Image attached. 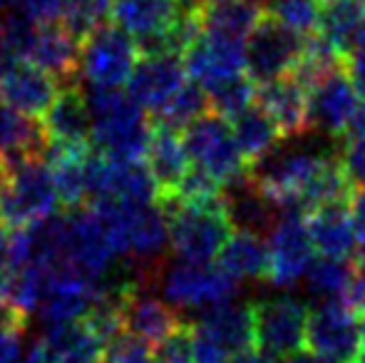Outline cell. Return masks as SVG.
<instances>
[{
	"label": "cell",
	"mask_w": 365,
	"mask_h": 363,
	"mask_svg": "<svg viewBox=\"0 0 365 363\" xmlns=\"http://www.w3.org/2000/svg\"><path fill=\"white\" fill-rule=\"evenodd\" d=\"M92 117L90 142L97 155L117 162H142L152 140L149 112L122 90H87Z\"/></svg>",
	"instance_id": "6da1fadb"
},
{
	"label": "cell",
	"mask_w": 365,
	"mask_h": 363,
	"mask_svg": "<svg viewBox=\"0 0 365 363\" xmlns=\"http://www.w3.org/2000/svg\"><path fill=\"white\" fill-rule=\"evenodd\" d=\"M3 157L8 165V182L0 192V219L5 227L13 232L55 217L60 197L48 162L33 155Z\"/></svg>",
	"instance_id": "7a4b0ae2"
},
{
	"label": "cell",
	"mask_w": 365,
	"mask_h": 363,
	"mask_svg": "<svg viewBox=\"0 0 365 363\" xmlns=\"http://www.w3.org/2000/svg\"><path fill=\"white\" fill-rule=\"evenodd\" d=\"M157 289L179 311H204L229 304L239 294V281H234L219 264L187 262L177 259L159 269Z\"/></svg>",
	"instance_id": "3957f363"
},
{
	"label": "cell",
	"mask_w": 365,
	"mask_h": 363,
	"mask_svg": "<svg viewBox=\"0 0 365 363\" xmlns=\"http://www.w3.org/2000/svg\"><path fill=\"white\" fill-rule=\"evenodd\" d=\"M169 217V244L177 259L187 262H214L229 237L234 234L224 204L214 207H187L172 197L159 199Z\"/></svg>",
	"instance_id": "277c9868"
},
{
	"label": "cell",
	"mask_w": 365,
	"mask_h": 363,
	"mask_svg": "<svg viewBox=\"0 0 365 363\" xmlns=\"http://www.w3.org/2000/svg\"><path fill=\"white\" fill-rule=\"evenodd\" d=\"M137 40L120 25H102L80 43L77 78L90 90H120L140 63Z\"/></svg>",
	"instance_id": "5b68a950"
},
{
	"label": "cell",
	"mask_w": 365,
	"mask_h": 363,
	"mask_svg": "<svg viewBox=\"0 0 365 363\" xmlns=\"http://www.w3.org/2000/svg\"><path fill=\"white\" fill-rule=\"evenodd\" d=\"M192 167L207 172L219 184H229L246 175V160L236 145L231 122L217 112H207L182 132Z\"/></svg>",
	"instance_id": "8992f818"
},
{
	"label": "cell",
	"mask_w": 365,
	"mask_h": 363,
	"mask_svg": "<svg viewBox=\"0 0 365 363\" xmlns=\"http://www.w3.org/2000/svg\"><path fill=\"white\" fill-rule=\"evenodd\" d=\"M256 351L269 359H291L306 349L308 306L296 296H271L254 304Z\"/></svg>",
	"instance_id": "52a82bcc"
},
{
	"label": "cell",
	"mask_w": 365,
	"mask_h": 363,
	"mask_svg": "<svg viewBox=\"0 0 365 363\" xmlns=\"http://www.w3.org/2000/svg\"><path fill=\"white\" fill-rule=\"evenodd\" d=\"M306 38L293 33L291 28L281 25L264 10V18L259 20L244 45L246 75L256 85L271 83V80L286 78L293 73L298 58L303 53Z\"/></svg>",
	"instance_id": "ba28073f"
},
{
	"label": "cell",
	"mask_w": 365,
	"mask_h": 363,
	"mask_svg": "<svg viewBox=\"0 0 365 363\" xmlns=\"http://www.w3.org/2000/svg\"><path fill=\"white\" fill-rule=\"evenodd\" d=\"M87 189H90V204H152L162 197L147 162H117L97 152L87 155Z\"/></svg>",
	"instance_id": "9c48e42d"
},
{
	"label": "cell",
	"mask_w": 365,
	"mask_h": 363,
	"mask_svg": "<svg viewBox=\"0 0 365 363\" xmlns=\"http://www.w3.org/2000/svg\"><path fill=\"white\" fill-rule=\"evenodd\" d=\"M306 349L326 363L361 359V324L346 301H326L308 314Z\"/></svg>",
	"instance_id": "30bf717a"
},
{
	"label": "cell",
	"mask_w": 365,
	"mask_h": 363,
	"mask_svg": "<svg viewBox=\"0 0 365 363\" xmlns=\"http://www.w3.org/2000/svg\"><path fill=\"white\" fill-rule=\"evenodd\" d=\"M313 242L301 214H281L269 234V284L279 289H293L306 279L313 264Z\"/></svg>",
	"instance_id": "8fae6325"
},
{
	"label": "cell",
	"mask_w": 365,
	"mask_h": 363,
	"mask_svg": "<svg viewBox=\"0 0 365 363\" xmlns=\"http://www.w3.org/2000/svg\"><path fill=\"white\" fill-rule=\"evenodd\" d=\"M105 294V279H92L73 269H55L38 306V316L48 326L85 321Z\"/></svg>",
	"instance_id": "7c38bea8"
},
{
	"label": "cell",
	"mask_w": 365,
	"mask_h": 363,
	"mask_svg": "<svg viewBox=\"0 0 365 363\" xmlns=\"http://www.w3.org/2000/svg\"><path fill=\"white\" fill-rule=\"evenodd\" d=\"M187 83L189 75L179 55H145L127 83V95L157 117Z\"/></svg>",
	"instance_id": "4fadbf2b"
},
{
	"label": "cell",
	"mask_w": 365,
	"mask_h": 363,
	"mask_svg": "<svg viewBox=\"0 0 365 363\" xmlns=\"http://www.w3.org/2000/svg\"><path fill=\"white\" fill-rule=\"evenodd\" d=\"M58 92V80L28 60H10L0 73V102L30 120L43 117Z\"/></svg>",
	"instance_id": "5bb4252c"
},
{
	"label": "cell",
	"mask_w": 365,
	"mask_h": 363,
	"mask_svg": "<svg viewBox=\"0 0 365 363\" xmlns=\"http://www.w3.org/2000/svg\"><path fill=\"white\" fill-rule=\"evenodd\" d=\"M184 68L192 83L202 85L204 90H212L231 78H239L246 73L244 63V43L226 40L212 33H202L187 53L182 55Z\"/></svg>",
	"instance_id": "9a60e30c"
},
{
	"label": "cell",
	"mask_w": 365,
	"mask_h": 363,
	"mask_svg": "<svg viewBox=\"0 0 365 363\" xmlns=\"http://www.w3.org/2000/svg\"><path fill=\"white\" fill-rule=\"evenodd\" d=\"M358 110V95L348 80L346 70L328 75L326 80L308 90V120L311 132L326 137H346L348 125Z\"/></svg>",
	"instance_id": "2e32d148"
},
{
	"label": "cell",
	"mask_w": 365,
	"mask_h": 363,
	"mask_svg": "<svg viewBox=\"0 0 365 363\" xmlns=\"http://www.w3.org/2000/svg\"><path fill=\"white\" fill-rule=\"evenodd\" d=\"M197 334L209 339L229 359L241 356L246 351H256V321L254 304L229 301L199 314V321L192 326Z\"/></svg>",
	"instance_id": "e0dca14e"
},
{
	"label": "cell",
	"mask_w": 365,
	"mask_h": 363,
	"mask_svg": "<svg viewBox=\"0 0 365 363\" xmlns=\"http://www.w3.org/2000/svg\"><path fill=\"white\" fill-rule=\"evenodd\" d=\"M125 331L137 339L147 341V344H164L169 336L184 329L179 309H174L164 296H157V291L147 289V286H137L125 301Z\"/></svg>",
	"instance_id": "ac0fdd59"
},
{
	"label": "cell",
	"mask_w": 365,
	"mask_h": 363,
	"mask_svg": "<svg viewBox=\"0 0 365 363\" xmlns=\"http://www.w3.org/2000/svg\"><path fill=\"white\" fill-rule=\"evenodd\" d=\"M306 227L318 257L346 259V262L356 259L358 249H361V237H358L348 202L313 209L311 214H306Z\"/></svg>",
	"instance_id": "d6986e66"
},
{
	"label": "cell",
	"mask_w": 365,
	"mask_h": 363,
	"mask_svg": "<svg viewBox=\"0 0 365 363\" xmlns=\"http://www.w3.org/2000/svg\"><path fill=\"white\" fill-rule=\"evenodd\" d=\"M256 105L274 120L284 140H296L311 132L308 120V90L293 75L259 85Z\"/></svg>",
	"instance_id": "ffe728a7"
},
{
	"label": "cell",
	"mask_w": 365,
	"mask_h": 363,
	"mask_svg": "<svg viewBox=\"0 0 365 363\" xmlns=\"http://www.w3.org/2000/svg\"><path fill=\"white\" fill-rule=\"evenodd\" d=\"M23 60L50 73L58 83L75 85L77 60H80V40L73 38L65 25H35L33 38H30L28 48H25Z\"/></svg>",
	"instance_id": "44dd1931"
},
{
	"label": "cell",
	"mask_w": 365,
	"mask_h": 363,
	"mask_svg": "<svg viewBox=\"0 0 365 363\" xmlns=\"http://www.w3.org/2000/svg\"><path fill=\"white\" fill-rule=\"evenodd\" d=\"M50 145L87 147L92 135V117L85 92L75 85H65L40 120Z\"/></svg>",
	"instance_id": "7402d4cb"
},
{
	"label": "cell",
	"mask_w": 365,
	"mask_h": 363,
	"mask_svg": "<svg viewBox=\"0 0 365 363\" xmlns=\"http://www.w3.org/2000/svg\"><path fill=\"white\" fill-rule=\"evenodd\" d=\"M224 212L236 232L259 234V237L271 234L281 217L279 207L249 180V175L224 184Z\"/></svg>",
	"instance_id": "603a6c76"
},
{
	"label": "cell",
	"mask_w": 365,
	"mask_h": 363,
	"mask_svg": "<svg viewBox=\"0 0 365 363\" xmlns=\"http://www.w3.org/2000/svg\"><path fill=\"white\" fill-rule=\"evenodd\" d=\"M145 160L154 182L159 184L162 197H172L184 177H187V172L192 170L182 132L159 125V122H154L152 127V140H149Z\"/></svg>",
	"instance_id": "cb8c5ba5"
},
{
	"label": "cell",
	"mask_w": 365,
	"mask_h": 363,
	"mask_svg": "<svg viewBox=\"0 0 365 363\" xmlns=\"http://www.w3.org/2000/svg\"><path fill=\"white\" fill-rule=\"evenodd\" d=\"M194 5L202 20V33H212L244 45L251 30L264 18L261 5L249 0H197Z\"/></svg>",
	"instance_id": "d4e9b609"
},
{
	"label": "cell",
	"mask_w": 365,
	"mask_h": 363,
	"mask_svg": "<svg viewBox=\"0 0 365 363\" xmlns=\"http://www.w3.org/2000/svg\"><path fill=\"white\" fill-rule=\"evenodd\" d=\"M318 35H323L343 58L356 48H363L365 0H321V30H318Z\"/></svg>",
	"instance_id": "484cf974"
},
{
	"label": "cell",
	"mask_w": 365,
	"mask_h": 363,
	"mask_svg": "<svg viewBox=\"0 0 365 363\" xmlns=\"http://www.w3.org/2000/svg\"><path fill=\"white\" fill-rule=\"evenodd\" d=\"M219 267L234 281H269V242L259 234L234 232L219 252Z\"/></svg>",
	"instance_id": "4316f807"
},
{
	"label": "cell",
	"mask_w": 365,
	"mask_h": 363,
	"mask_svg": "<svg viewBox=\"0 0 365 363\" xmlns=\"http://www.w3.org/2000/svg\"><path fill=\"white\" fill-rule=\"evenodd\" d=\"M179 13V0H112V20L135 40L167 30Z\"/></svg>",
	"instance_id": "83f0119b"
},
{
	"label": "cell",
	"mask_w": 365,
	"mask_h": 363,
	"mask_svg": "<svg viewBox=\"0 0 365 363\" xmlns=\"http://www.w3.org/2000/svg\"><path fill=\"white\" fill-rule=\"evenodd\" d=\"M40 341L55 363H100L102 349H105L102 341L87 329L85 321L48 326Z\"/></svg>",
	"instance_id": "f1b7e54d"
},
{
	"label": "cell",
	"mask_w": 365,
	"mask_h": 363,
	"mask_svg": "<svg viewBox=\"0 0 365 363\" xmlns=\"http://www.w3.org/2000/svg\"><path fill=\"white\" fill-rule=\"evenodd\" d=\"M231 130H234L236 145H239L241 155L246 160V170H249V165L269 155L279 142H284L279 127L259 105L249 107L236 120H231Z\"/></svg>",
	"instance_id": "f546056e"
},
{
	"label": "cell",
	"mask_w": 365,
	"mask_h": 363,
	"mask_svg": "<svg viewBox=\"0 0 365 363\" xmlns=\"http://www.w3.org/2000/svg\"><path fill=\"white\" fill-rule=\"evenodd\" d=\"M48 137L38 120H30L0 102V155L45 157Z\"/></svg>",
	"instance_id": "4dcf8cb0"
},
{
	"label": "cell",
	"mask_w": 365,
	"mask_h": 363,
	"mask_svg": "<svg viewBox=\"0 0 365 363\" xmlns=\"http://www.w3.org/2000/svg\"><path fill=\"white\" fill-rule=\"evenodd\" d=\"M351 281L353 262L318 257L313 259L311 269H308L306 279H303V286H306V294L311 299H316L318 304H326V301H346Z\"/></svg>",
	"instance_id": "1f68e13d"
},
{
	"label": "cell",
	"mask_w": 365,
	"mask_h": 363,
	"mask_svg": "<svg viewBox=\"0 0 365 363\" xmlns=\"http://www.w3.org/2000/svg\"><path fill=\"white\" fill-rule=\"evenodd\" d=\"M207 112H212L209 110L207 90L189 80V83L177 92V97L154 117V122H159V125H164V127H172V130H177V132H184L189 125H194L199 117L207 115Z\"/></svg>",
	"instance_id": "d6a6232c"
},
{
	"label": "cell",
	"mask_w": 365,
	"mask_h": 363,
	"mask_svg": "<svg viewBox=\"0 0 365 363\" xmlns=\"http://www.w3.org/2000/svg\"><path fill=\"white\" fill-rule=\"evenodd\" d=\"M207 95H209V110L231 122V120H236L241 112H246L249 107L256 105L259 85L244 73V75H239V78H231V80H226V83L217 85V88H212Z\"/></svg>",
	"instance_id": "836d02e7"
},
{
	"label": "cell",
	"mask_w": 365,
	"mask_h": 363,
	"mask_svg": "<svg viewBox=\"0 0 365 363\" xmlns=\"http://www.w3.org/2000/svg\"><path fill=\"white\" fill-rule=\"evenodd\" d=\"M266 13L303 38L321 30V0H271Z\"/></svg>",
	"instance_id": "e575fe53"
},
{
	"label": "cell",
	"mask_w": 365,
	"mask_h": 363,
	"mask_svg": "<svg viewBox=\"0 0 365 363\" xmlns=\"http://www.w3.org/2000/svg\"><path fill=\"white\" fill-rule=\"evenodd\" d=\"M107 15H112V0H65L60 20L68 33L82 43L90 33L107 25Z\"/></svg>",
	"instance_id": "d590c367"
},
{
	"label": "cell",
	"mask_w": 365,
	"mask_h": 363,
	"mask_svg": "<svg viewBox=\"0 0 365 363\" xmlns=\"http://www.w3.org/2000/svg\"><path fill=\"white\" fill-rule=\"evenodd\" d=\"M152 356L154 354L147 341L125 331L117 339H112L110 344H105L100 363H152Z\"/></svg>",
	"instance_id": "8d00e7d4"
},
{
	"label": "cell",
	"mask_w": 365,
	"mask_h": 363,
	"mask_svg": "<svg viewBox=\"0 0 365 363\" xmlns=\"http://www.w3.org/2000/svg\"><path fill=\"white\" fill-rule=\"evenodd\" d=\"M152 363H194L189 329L177 331V334L169 336L164 344H159L152 356Z\"/></svg>",
	"instance_id": "74e56055"
},
{
	"label": "cell",
	"mask_w": 365,
	"mask_h": 363,
	"mask_svg": "<svg viewBox=\"0 0 365 363\" xmlns=\"http://www.w3.org/2000/svg\"><path fill=\"white\" fill-rule=\"evenodd\" d=\"M338 157L353 187H365V140H343Z\"/></svg>",
	"instance_id": "f35d334b"
},
{
	"label": "cell",
	"mask_w": 365,
	"mask_h": 363,
	"mask_svg": "<svg viewBox=\"0 0 365 363\" xmlns=\"http://www.w3.org/2000/svg\"><path fill=\"white\" fill-rule=\"evenodd\" d=\"M63 5L65 0H15L13 8H18V13H23L33 23L48 25L63 18Z\"/></svg>",
	"instance_id": "ab89813d"
},
{
	"label": "cell",
	"mask_w": 365,
	"mask_h": 363,
	"mask_svg": "<svg viewBox=\"0 0 365 363\" xmlns=\"http://www.w3.org/2000/svg\"><path fill=\"white\" fill-rule=\"evenodd\" d=\"M343 70H346L356 95L365 100V45L363 48H356L353 53H348L343 58Z\"/></svg>",
	"instance_id": "60d3db41"
},
{
	"label": "cell",
	"mask_w": 365,
	"mask_h": 363,
	"mask_svg": "<svg viewBox=\"0 0 365 363\" xmlns=\"http://www.w3.org/2000/svg\"><path fill=\"white\" fill-rule=\"evenodd\" d=\"M346 304L356 316H365V267L353 264V281L346 294Z\"/></svg>",
	"instance_id": "b9f144b4"
},
{
	"label": "cell",
	"mask_w": 365,
	"mask_h": 363,
	"mask_svg": "<svg viewBox=\"0 0 365 363\" xmlns=\"http://www.w3.org/2000/svg\"><path fill=\"white\" fill-rule=\"evenodd\" d=\"M25 319H28V316H23L13 304H8V301L0 296V334H23Z\"/></svg>",
	"instance_id": "7bdbcfd3"
},
{
	"label": "cell",
	"mask_w": 365,
	"mask_h": 363,
	"mask_svg": "<svg viewBox=\"0 0 365 363\" xmlns=\"http://www.w3.org/2000/svg\"><path fill=\"white\" fill-rule=\"evenodd\" d=\"M23 341L20 334H0V363H20Z\"/></svg>",
	"instance_id": "ee69618b"
},
{
	"label": "cell",
	"mask_w": 365,
	"mask_h": 363,
	"mask_svg": "<svg viewBox=\"0 0 365 363\" xmlns=\"http://www.w3.org/2000/svg\"><path fill=\"white\" fill-rule=\"evenodd\" d=\"M348 207H351V214H353V222H356L361 244H365V187H356V189H353Z\"/></svg>",
	"instance_id": "f6af8a7d"
},
{
	"label": "cell",
	"mask_w": 365,
	"mask_h": 363,
	"mask_svg": "<svg viewBox=\"0 0 365 363\" xmlns=\"http://www.w3.org/2000/svg\"><path fill=\"white\" fill-rule=\"evenodd\" d=\"M343 140H365V102L358 105V110H356V115H353Z\"/></svg>",
	"instance_id": "bcb514c9"
},
{
	"label": "cell",
	"mask_w": 365,
	"mask_h": 363,
	"mask_svg": "<svg viewBox=\"0 0 365 363\" xmlns=\"http://www.w3.org/2000/svg\"><path fill=\"white\" fill-rule=\"evenodd\" d=\"M20 363H55V361H53V356L48 354V349H45L43 341H35V344L23 354Z\"/></svg>",
	"instance_id": "7dc6e473"
},
{
	"label": "cell",
	"mask_w": 365,
	"mask_h": 363,
	"mask_svg": "<svg viewBox=\"0 0 365 363\" xmlns=\"http://www.w3.org/2000/svg\"><path fill=\"white\" fill-rule=\"evenodd\" d=\"M229 363H274V359L264 356L261 351H246V354H241V356H234Z\"/></svg>",
	"instance_id": "c3c4849f"
},
{
	"label": "cell",
	"mask_w": 365,
	"mask_h": 363,
	"mask_svg": "<svg viewBox=\"0 0 365 363\" xmlns=\"http://www.w3.org/2000/svg\"><path fill=\"white\" fill-rule=\"evenodd\" d=\"M10 63V55H8V48H5V38H3V20H0V73L3 68Z\"/></svg>",
	"instance_id": "681fc988"
},
{
	"label": "cell",
	"mask_w": 365,
	"mask_h": 363,
	"mask_svg": "<svg viewBox=\"0 0 365 363\" xmlns=\"http://www.w3.org/2000/svg\"><path fill=\"white\" fill-rule=\"evenodd\" d=\"M286 363H326V361L316 359L313 354H296V356H291V359H286Z\"/></svg>",
	"instance_id": "f907efd6"
},
{
	"label": "cell",
	"mask_w": 365,
	"mask_h": 363,
	"mask_svg": "<svg viewBox=\"0 0 365 363\" xmlns=\"http://www.w3.org/2000/svg\"><path fill=\"white\" fill-rule=\"evenodd\" d=\"M5 182H8V165H5V157L0 155V192H3Z\"/></svg>",
	"instance_id": "816d5d0a"
},
{
	"label": "cell",
	"mask_w": 365,
	"mask_h": 363,
	"mask_svg": "<svg viewBox=\"0 0 365 363\" xmlns=\"http://www.w3.org/2000/svg\"><path fill=\"white\" fill-rule=\"evenodd\" d=\"M361 356H365V316L361 321Z\"/></svg>",
	"instance_id": "f5cc1de1"
},
{
	"label": "cell",
	"mask_w": 365,
	"mask_h": 363,
	"mask_svg": "<svg viewBox=\"0 0 365 363\" xmlns=\"http://www.w3.org/2000/svg\"><path fill=\"white\" fill-rule=\"evenodd\" d=\"M3 229H5V224H3V219H0V239H5V232H3Z\"/></svg>",
	"instance_id": "db71d44e"
},
{
	"label": "cell",
	"mask_w": 365,
	"mask_h": 363,
	"mask_svg": "<svg viewBox=\"0 0 365 363\" xmlns=\"http://www.w3.org/2000/svg\"><path fill=\"white\" fill-rule=\"evenodd\" d=\"M353 363H365V356H361V359H358V361H353Z\"/></svg>",
	"instance_id": "11a10c76"
},
{
	"label": "cell",
	"mask_w": 365,
	"mask_h": 363,
	"mask_svg": "<svg viewBox=\"0 0 365 363\" xmlns=\"http://www.w3.org/2000/svg\"><path fill=\"white\" fill-rule=\"evenodd\" d=\"M194 3H197V0H194Z\"/></svg>",
	"instance_id": "9f6ffc18"
}]
</instances>
